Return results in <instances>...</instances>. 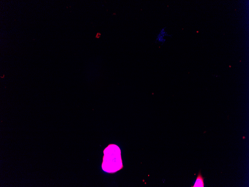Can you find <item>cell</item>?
I'll return each mask as SVG.
<instances>
[{"label": "cell", "instance_id": "obj_1", "mask_svg": "<svg viewBox=\"0 0 249 187\" xmlns=\"http://www.w3.org/2000/svg\"><path fill=\"white\" fill-rule=\"evenodd\" d=\"M102 164L103 170L108 173H113L123 168L121 151L115 144H110L103 151Z\"/></svg>", "mask_w": 249, "mask_h": 187}, {"label": "cell", "instance_id": "obj_2", "mask_svg": "<svg viewBox=\"0 0 249 187\" xmlns=\"http://www.w3.org/2000/svg\"><path fill=\"white\" fill-rule=\"evenodd\" d=\"M205 178L202 177L201 172L200 171L198 172L196 180L194 185L192 187H205V182L204 179Z\"/></svg>", "mask_w": 249, "mask_h": 187}, {"label": "cell", "instance_id": "obj_3", "mask_svg": "<svg viewBox=\"0 0 249 187\" xmlns=\"http://www.w3.org/2000/svg\"><path fill=\"white\" fill-rule=\"evenodd\" d=\"M165 36H169V35L165 31V29H162L160 33L157 35L156 41L162 43V45H163L166 41V39L164 38Z\"/></svg>", "mask_w": 249, "mask_h": 187}]
</instances>
